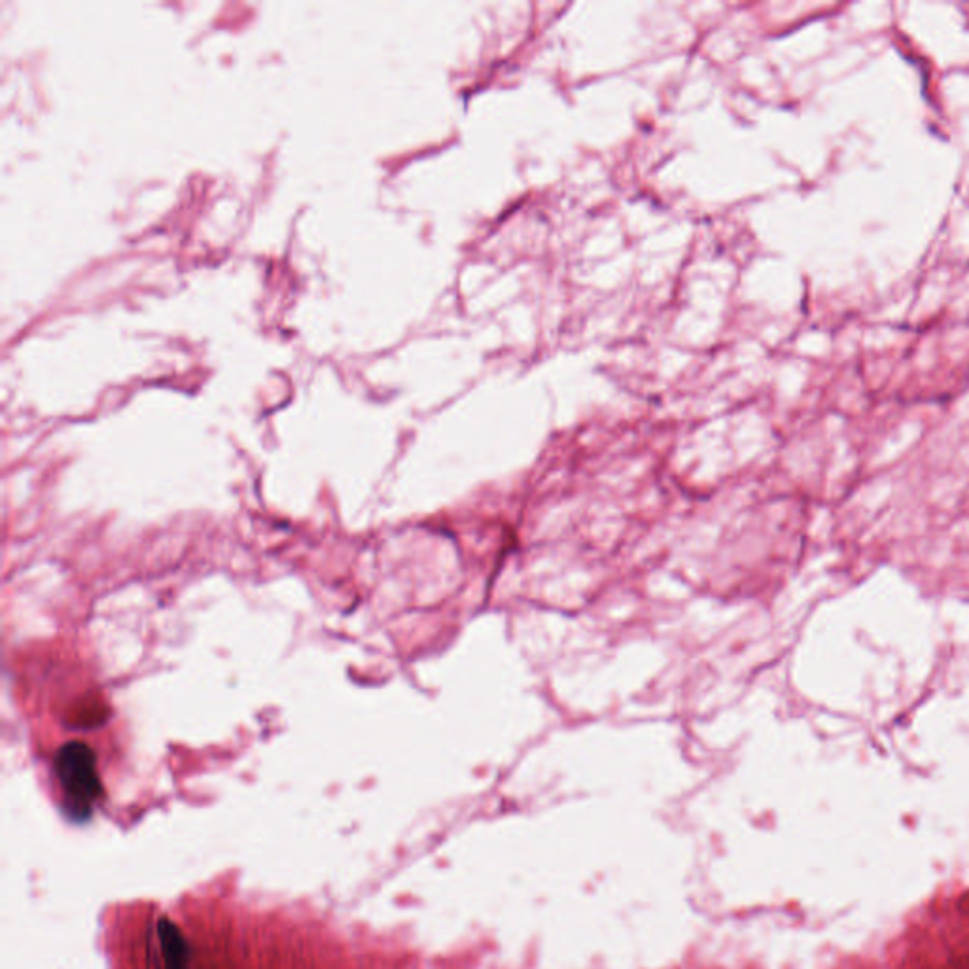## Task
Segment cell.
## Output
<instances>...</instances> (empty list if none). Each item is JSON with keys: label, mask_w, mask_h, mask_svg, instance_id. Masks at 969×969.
<instances>
[{"label": "cell", "mask_w": 969, "mask_h": 969, "mask_svg": "<svg viewBox=\"0 0 969 969\" xmlns=\"http://www.w3.org/2000/svg\"><path fill=\"white\" fill-rule=\"evenodd\" d=\"M53 769L69 809L88 812L91 803L101 793L93 750L84 742H69L59 748Z\"/></svg>", "instance_id": "1"}]
</instances>
